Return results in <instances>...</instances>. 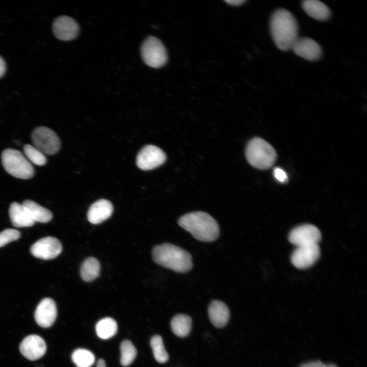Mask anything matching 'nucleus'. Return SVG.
Segmentation results:
<instances>
[{"label":"nucleus","instance_id":"nucleus-1","mask_svg":"<svg viewBox=\"0 0 367 367\" xmlns=\"http://www.w3.org/2000/svg\"><path fill=\"white\" fill-rule=\"evenodd\" d=\"M270 27L276 46L283 51L291 49L298 38V25L294 15L285 9H278L271 17Z\"/></svg>","mask_w":367,"mask_h":367},{"label":"nucleus","instance_id":"nucleus-2","mask_svg":"<svg viewBox=\"0 0 367 367\" xmlns=\"http://www.w3.org/2000/svg\"><path fill=\"white\" fill-rule=\"evenodd\" d=\"M178 223L194 238L201 241L213 242L219 235L218 223L205 212L198 211L187 214L179 218Z\"/></svg>","mask_w":367,"mask_h":367},{"label":"nucleus","instance_id":"nucleus-3","mask_svg":"<svg viewBox=\"0 0 367 367\" xmlns=\"http://www.w3.org/2000/svg\"><path fill=\"white\" fill-rule=\"evenodd\" d=\"M155 263L179 273H186L192 268L190 254L184 249L170 243L155 246L152 251Z\"/></svg>","mask_w":367,"mask_h":367},{"label":"nucleus","instance_id":"nucleus-4","mask_svg":"<svg viewBox=\"0 0 367 367\" xmlns=\"http://www.w3.org/2000/svg\"><path fill=\"white\" fill-rule=\"evenodd\" d=\"M246 157L249 163L259 169H267L275 163L277 154L274 148L264 139H251L246 148Z\"/></svg>","mask_w":367,"mask_h":367},{"label":"nucleus","instance_id":"nucleus-5","mask_svg":"<svg viewBox=\"0 0 367 367\" xmlns=\"http://www.w3.org/2000/svg\"><path fill=\"white\" fill-rule=\"evenodd\" d=\"M4 168L11 175L20 179L32 178L34 169L25 156L19 150L8 148L1 155Z\"/></svg>","mask_w":367,"mask_h":367},{"label":"nucleus","instance_id":"nucleus-6","mask_svg":"<svg viewBox=\"0 0 367 367\" xmlns=\"http://www.w3.org/2000/svg\"><path fill=\"white\" fill-rule=\"evenodd\" d=\"M141 52L146 64L153 68L164 66L167 61L166 48L157 38L149 36L143 42Z\"/></svg>","mask_w":367,"mask_h":367},{"label":"nucleus","instance_id":"nucleus-7","mask_svg":"<svg viewBox=\"0 0 367 367\" xmlns=\"http://www.w3.org/2000/svg\"><path fill=\"white\" fill-rule=\"evenodd\" d=\"M32 140L34 147L44 154H54L61 147L58 136L53 130L44 126L38 127L33 130Z\"/></svg>","mask_w":367,"mask_h":367},{"label":"nucleus","instance_id":"nucleus-8","mask_svg":"<svg viewBox=\"0 0 367 367\" xmlns=\"http://www.w3.org/2000/svg\"><path fill=\"white\" fill-rule=\"evenodd\" d=\"M166 160V154L161 149L154 145H148L139 152L136 164L142 170H149L162 165Z\"/></svg>","mask_w":367,"mask_h":367},{"label":"nucleus","instance_id":"nucleus-9","mask_svg":"<svg viewBox=\"0 0 367 367\" xmlns=\"http://www.w3.org/2000/svg\"><path fill=\"white\" fill-rule=\"evenodd\" d=\"M62 250L61 242L57 239L51 237L39 239L30 248V252L34 256L43 260L56 258Z\"/></svg>","mask_w":367,"mask_h":367},{"label":"nucleus","instance_id":"nucleus-10","mask_svg":"<svg viewBox=\"0 0 367 367\" xmlns=\"http://www.w3.org/2000/svg\"><path fill=\"white\" fill-rule=\"evenodd\" d=\"M321 239L319 229L314 225L304 224L293 229L289 235V241L297 246L318 244Z\"/></svg>","mask_w":367,"mask_h":367},{"label":"nucleus","instance_id":"nucleus-11","mask_svg":"<svg viewBox=\"0 0 367 367\" xmlns=\"http://www.w3.org/2000/svg\"><path fill=\"white\" fill-rule=\"evenodd\" d=\"M320 250L318 244L297 246L291 255L293 265L299 269L307 268L318 259Z\"/></svg>","mask_w":367,"mask_h":367},{"label":"nucleus","instance_id":"nucleus-12","mask_svg":"<svg viewBox=\"0 0 367 367\" xmlns=\"http://www.w3.org/2000/svg\"><path fill=\"white\" fill-rule=\"evenodd\" d=\"M20 353L26 358L35 360L42 357L46 352V345L43 339L35 334L25 337L19 346Z\"/></svg>","mask_w":367,"mask_h":367},{"label":"nucleus","instance_id":"nucleus-13","mask_svg":"<svg viewBox=\"0 0 367 367\" xmlns=\"http://www.w3.org/2000/svg\"><path fill=\"white\" fill-rule=\"evenodd\" d=\"M291 49L297 55L309 61L318 60L322 55L320 45L316 41L308 37H298Z\"/></svg>","mask_w":367,"mask_h":367},{"label":"nucleus","instance_id":"nucleus-14","mask_svg":"<svg viewBox=\"0 0 367 367\" xmlns=\"http://www.w3.org/2000/svg\"><path fill=\"white\" fill-rule=\"evenodd\" d=\"M57 316L56 304L55 301L49 298H45L40 302L34 313L36 323L43 328L50 327L54 323Z\"/></svg>","mask_w":367,"mask_h":367},{"label":"nucleus","instance_id":"nucleus-15","mask_svg":"<svg viewBox=\"0 0 367 367\" xmlns=\"http://www.w3.org/2000/svg\"><path fill=\"white\" fill-rule=\"evenodd\" d=\"M53 33L56 38L63 41H69L77 35L79 28L76 22L67 16H60L54 20Z\"/></svg>","mask_w":367,"mask_h":367},{"label":"nucleus","instance_id":"nucleus-16","mask_svg":"<svg viewBox=\"0 0 367 367\" xmlns=\"http://www.w3.org/2000/svg\"><path fill=\"white\" fill-rule=\"evenodd\" d=\"M113 211V206L110 201L99 199L90 206L87 214L88 219L92 224H99L110 218Z\"/></svg>","mask_w":367,"mask_h":367},{"label":"nucleus","instance_id":"nucleus-17","mask_svg":"<svg viewBox=\"0 0 367 367\" xmlns=\"http://www.w3.org/2000/svg\"><path fill=\"white\" fill-rule=\"evenodd\" d=\"M208 314L213 325L217 328L225 326L229 318V310L223 302L214 300L209 305Z\"/></svg>","mask_w":367,"mask_h":367},{"label":"nucleus","instance_id":"nucleus-18","mask_svg":"<svg viewBox=\"0 0 367 367\" xmlns=\"http://www.w3.org/2000/svg\"><path fill=\"white\" fill-rule=\"evenodd\" d=\"M9 214L12 224L16 227H30L34 224L35 222L22 204L12 203Z\"/></svg>","mask_w":367,"mask_h":367},{"label":"nucleus","instance_id":"nucleus-19","mask_svg":"<svg viewBox=\"0 0 367 367\" xmlns=\"http://www.w3.org/2000/svg\"><path fill=\"white\" fill-rule=\"evenodd\" d=\"M302 7L309 16L316 20L325 21L330 17L331 12L329 8L320 1H303L302 2Z\"/></svg>","mask_w":367,"mask_h":367},{"label":"nucleus","instance_id":"nucleus-20","mask_svg":"<svg viewBox=\"0 0 367 367\" xmlns=\"http://www.w3.org/2000/svg\"><path fill=\"white\" fill-rule=\"evenodd\" d=\"M34 222L47 223L53 218L51 212L31 200H25L22 203Z\"/></svg>","mask_w":367,"mask_h":367},{"label":"nucleus","instance_id":"nucleus-21","mask_svg":"<svg viewBox=\"0 0 367 367\" xmlns=\"http://www.w3.org/2000/svg\"><path fill=\"white\" fill-rule=\"evenodd\" d=\"M191 318L186 314H178L175 316L171 321V328L173 332L178 336H187L191 329Z\"/></svg>","mask_w":367,"mask_h":367},{"label":"nucleus","instance_id":"nucleus-22","mask_svg":"<svg viewBox=\"0 0 367 367\" xmlns=\"http://www.w3.org/2000/svg\"><path fill=\"white\" fill-rule=\"evenodd\" d=\"M117 329L116 321L111 318L101 319L95 326L97 335L103 339H107L113 337L116 333Z\"/></svg>","mask_w":367,"mask_h":367},{"label":"nucleus","instance_id":"nucleus-23","mask_svg":"<svg viewBox=\"0 0 367 367\" xmlns=\"http://www.w3.org/2000/svg\"><path fill=\"white\" fill-rule=\"evenodd\" d=\"M100 266L98 260L92 257L86 259L81 268V276L82 279L87 282L96 278L99 274Z\"/></svg>","mask_w":367,"mask_h":367},{"label":"nucleus","instance_id":"nucleus-24","mask_svg":"<svg viewBox=\"0 0 367 367\" xmlns=\"http://www.w3.org/2000/svg\"><path fill=\"white\" fill-rule=\"evenodd\" d=\"M72 360L76 367H91L95 361L94 355L85 349H77L73 351Z\"/></svg>","mask_w":367,"mask_h":367},{"label":"nucleus","instance_id":"nucleus-25","mask_svg":"<svg viewBox=\"0 0 367 367\" xmlns=\"http://www.w3.org/2000/svg\"><path fill=\"white\" fill-rule=\"evenodd\" d=\"M120 362L122 365L127 366L134 360L137 350L132 343L128 340H123L120 345Z\"/></svg>","mask_w":367,"mask_h":367},{"label":"nucleus","instance_id":"nucleus-26","mask_svg":"<svg viewBox=\"0 0 367 367\" xmlns=\"http://www.w3.org/2000/svg\"><path fill=\"white\" fill-rule=\"evenodd\" d=\"M150 345L155 360L159 363H165L169 358L163 344L162 337L160 335H154L150 340Z\"/></svg>","mask_w":367,"mask_h":367},{"label":"nucleus","instance_id":"nucleus-27","mask_svg":"<svg viewBox=\"0 0 367 367\" xmlns=\"http://www.w3.org/2000/svg\"><path fill=\"white\" fill-rule=\"evenodd\" d=\"M23 151L27 159L34 164L43 166L46 163L47 159L45 154L34 146L28 144H25L23 147Z\"/></svg>","mask_w":367,"mask_h":367},{"label":"nucleus","instance_id":"nucleus-28","mask_svg":"<svg viewBox=\"0 0 367 367\" xmlns=\"http://www.w3.org/2000/svg\"><path fill=\"white\" fill-rule=\"evenodd\" d=\"M20 237V232L15 229H6L0 232V247L18 240Z\"/></svg>","mask_w":367,"mask_h":367},{"label":"nucleus","instance_id":"nucleus-29","mask_svg":"<svg viewBox=\"0 0 367 367\" xmlns=\"http://www.w3.org/2000/svg\"><path fill=\"white\" fill-rule=\"evenodd\" d=\"M299 367H338L334 363L325 364L320 361H312L301 364Z\"/></svg>","mask_w":367,"mask_h":367},{"label":"nucleus","instance_id":"nucleus-30","mask_svg":"<svg viewBox=\"0 0 367 367\" xmlns=\"http://www.w3.org/2000/svg\"><path fill=\"white\" fill-rule=\"evenodd\" d=\"M274 175L278 181L281 182H285L287 177L285 171L280 168H276L274 170Z\"/></svg>","mask_w":367,"mask_h":367},{"label":"nucleus","instance_id":"nucleus-31","mask_svg":"<svg viewBox=\"0 0 367 367\" xmlns=\"http://www.w3.org/2000/svg\"><path fill=\"white\" fill-rule=\"evenodd\" d=\"M6 64L4 59L0 56V78L2 77L6 72Z\"/></svg>","mask_w":367,"mask_h":367},{"label":"nucleus","instance_id":"nucleus-32","mask_svg":"<svg viewBox=\"0 0 367 367\" xmlns=\"http://www.w3.org/2000/svg\"><path fill=\"white\" fill-rule=\"evenodd\" d=\"M245 1L243 0H237V1H226L225 2H226L227 4H228L230 5L233 6H238L241 5H242L243 3H244Z\"/></svg>","mask_w":367,"mask_h":367},{"label":"nucleus","instance_id":"nucleus-33","mask_svg":"<svg viewBox=\"0 0 367 367\" xmlns=\"http://www.w3.org/2000/svg\"><path fill=\"white\" fill-rule=\"evenodd\" d=\"M96 367H106L104 361L102 359H100L97 363Z\"/></svg>","mask_w":367,"mask_h":367}]
</instances>
